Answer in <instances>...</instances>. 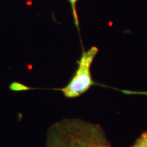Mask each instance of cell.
I'll return each instance as SVG.
<instances>
[{
	"label": "cell",
	"instance_id": "3",
	"mask_svg": "<svg viewBox=\"0 0 147 147\" xmlns=\"http://www.w3.org/2000/svg\"><path fill=\"white\" fill-rule=\"evenodd\" d=\"M9 88L11 91L14 92H21V91H27L31 89H33V88L27 86L25 84H22L18 82H13L9 86Z\"/></svg>",
	"mask_w": 147,
	"mask_h": 147
},
{
	"label": "cell",
	"instance_id": "4",
	"mask_svg": "<svg viewBox=\"0 0 147 147\" xmlns=\"http://www.w3.org/2000/svg\"><path fill=\"white\" fill-rule=\"evenodd\" d=\"M131 147H147V131L143 132Z\"/></svg>",
	"mask_w": 147,
	"mask_h": 147
},
{
	"label": "cell",
	"instance_id": "1",
	"mask_svg": "<svg viewBox=\"0 0 147 147\" xmlns=\"http://www.w3.org/2000/svg\"><path fill=\"white\" fill-rule=\"evenodd\" d=\"M45 147H113L102 127L79 118H65L48 129Z\"/></svg>",
	"mask_w": 147,
	"mask_h": 147
},
{
	"label": "cell",
	"instance_id": "5",
	"mask_svg": "<svg viewBox=\"0 0 147 147\" xmlns=\"http://www.w3.org/2000/svg\"><path fill=\"white\" fill-rule=\"evenodd\" d=\"M68 1L71 6L72 12H73V14L75 26L79 30V18H78V13H77V11H76V3L78 1V0H68Z\"/></svg>",
	"mask_w": 147,
	"mask_h": 147
},
{
	"label": "cell",
	"instance_id": "2",
	"mask_svg": "<svg viewBox=\"0 0 147 147\" xmlns=\"http://www.w3.org/2000/svg\"><path fill=\"white\" fill-rule=\"evenodd\" d=\"M99 51L98 48L92 47L83 51L78 63V68L68 84L62 88L56 89L63 93L67 98L79 97L95 84L91 74V65Z\"/></svg>",
	"mask_w": 147,
	"mask_h": 147
}]
</instances>
